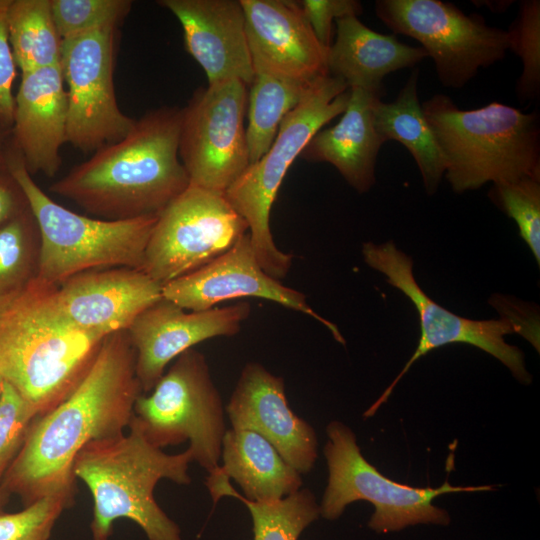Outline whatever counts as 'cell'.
Here are the masks:
<instances>
[{
    "label": "cell",
    "mask_w": 540,
    "mask_h": 540,
    "mask_svg": "<svg viewBox=\"0 0 540 540\" xmlns=\"http://www.w3.org/2000/svg\"><path fill=\"white\" fill-rule=\"evenodd\" d=\"M62 40L85 33L118 28L132 8L130 0H50Z\"/></svg>",
    "instance_id": "obj_31"
},
{
    "label": "cell",
    "mask_w": 540,
    "mask_h": 540,
    "mask_svg": "<svg viewBox=\"0 0 540 540\" xmlns=\"http://www.w3.org/2000/svg\"><path fill=\"white\" fill-rule=\"evenodd\" d=\"M255 73L311 84L329 75L328 48L315 36L296 1L240 0Z\"/></svg>",
    "instance_id": "obj_17"
},
{
    "label": "cell",
    "mask_w": 540,
    "mask_h": 540,
    "mask_svg": "<svg viewBox=\"0 0 540 540\" xmlns=\"http://www.w3.org/2000/svg\"><path fill=\"white\" fill-rule=\"evenodd\" d=\"M29 209L21 186L8 171L0 169V227Z\"/></svg>",
    "instance_id": "obj_37"
},
{
    "label": "cell",
    "mask_w": 540,
    "mask_h": 540,
    "mask_svg": "<svg viewBox=\"0 0 540 540\" xmlns=\"http://www.w3.org/2000/svg\"><path fill=\"white\" fill-rule=\"evenodd\" d=\"M180 22L187 52L204 70L208 85L254 78L240 0H160Z\"/></svg>",
    "instance_id": "obj_20"
},
{
    "label": "cell",
    "mask_w": 540,
    "mask_h": 540,
    "mask_svg": "<svg viewBox=\"0 0 540 540\" xmlns=\"http://www.w3.org/2000/svg\"><path fill=\"white\" fill-rule=\"evenodd\" d=\"M225 415L207 359L193 348L180 354L134 405L149 442L162 449L188 441L193 461L208 473L220 465Z\"/></svg>",
    "instance_id": "obj_10"
},
{
    "label": "cell",
    "mask_w": 540,
    "mask_h": 540,
    "mask_svg": "<svg viewBox=\"0 0 540 540\" xmlns=\"http://www.w3.org/2000/svg\"><path fill=\"white\" fill-rule=\"evenodd\" d=\"M162 297L187 311H204L241 297H257L304 313L321 322L336 341L345 344L337 326L316 313L305 295L283 285L261 267L249 233L203 267L162 286Z\"/></svg>",
    "instance_id": "obj_15"
},
{
    "label": "cell",
    "mask_w": 540,
    "mask_h": 540,
    "mask_svg": "<svg viewBox=\"0 0 540 540\" xmlns=\"http://www.w3.org/2000/svg\"><path fill=\"white\" fill-rule=\"evenodd\" d=\"M428 55L421 47L409 46L395 34H381L356 16L336 20V39L328 48L329 74L349 88L383 95V79L390 73L411 68Z\"/></svg>",
    "instance_id": "obj_23"
},
{
    "label": "cell",
    "mask_w": 540,
    "mask_h": 540,
    "mask_svg": "<svg viewBox=\"0 0 540 540\" xmlns=\"http://www.w3.org/2000/svg\"><path fill=\"white\" fill-rule=\"evenodd\" d=\"M72 506L59 496H46L16 513H0V540H48L62 512Z\"/></svg>",
    "instance_id": "obj_34"
},
{
    "label": "cell",
    "mask_w": 540,
    "mask_h": 540,
    "mask_svg": "<svg viewBox=\"0 0 540 540\" xmlns=\"http://www.w3.org/2000/svg\"><path fill=\"white\" fill-rule=\"evenodd\" d=\"M10 498V494L0 486V513H2L4 507L7 505Z\"/></svg>",
    "instance_id": "obj_40"
},
{
    "label": "cell",
    "mask_w": 540,
    "mask_h": 540,
    "mask_svg": "<svg viewBox=\"0 0 540 540\" xmlns=\"http://www.w3.org/2000/svg\"><path fill=\"white\" fill-rule=\"evenodd\" d=\"M181 108L145 113L121 140L75 165L50 191L106 220L158 216L190 181L179 158Z\"/></svg>",
    "instance_id": "obj_2"
},
{
    "label": "cell",
    "mask_w": 540,
    "mask_h": 540,
    "mask_svg": "<svg viewBox=\"0 0 540 540\" xmlns=\"http://www.w3.org/2000/svg\"><path fill=\"white\" fill-rule=\"evenodd\" d=\"M418 76L415 69L394 101L377 98L373 104V120L384 142L402 144L413 157L423 185L433 195L445 173L444 161L431 129L424 117L418 97Z\"/></svg>",
    "instance_id": "obj_25"
},
{
    "label": "cell",
    "mask_w": 540,
    "mask_h": 540,
    "mask_svg": "<svg viewBox=\"0 0 540 540\" xmlns=\"http://www.w3.org/2000/svg\"><path fill=\"white\" fill-rule=\"evenodd\" d=\"M55 288L35 279L0 307V377L38 416L73 392L106 338L72 324L56 302Z\"/></svg>",
    "instance_id": "obj_3"
},
{
    "label": "cell",
    "mask_w": 540,
    "mask_h": 540,
    "mask_svg": "<svg viewBox=\"0 0 540 540\" xmlns=\"http://www.w3.org/2000/svg\"><path fill=\"white\" fill-rule=\"evenodd\" d=\"M225 411L231 428L263 436L299 474L313 469L318 456L316 432L290 408L282 377L260 363H247Z\"/></svg>",
    "instance_id": "obj_18"
},
{
    "label": "cell",
    "mask_w": 540,
    "mask_h": 540,
    "mask_svg": "<svg viewBox=\"0 0 540 540\" xmlns=\"http://www.w3.org/2000/svg\"><path fill=\"white\" fill-rule=\"evenodd\" d=\"M11 130L0 122V169L6 167L7 156L12 141Z\"/></svg>",
    "instance_id": "obj_38"
},
{
    "label": "cell",
    "mask_w": 540,
    "mask_h": 540,
    "mask_svg": "<svg viewBox=\"0 0 540 540\" xmlns=\"http://www.w3.org/2000/svg\"><path fill=\"white\" fill-rule=\"evenodd\" d=\"M506 31L508 50L523 64L516 84L517 96L521 101L533 100L540 92V1H521L517 17Z\"/></svg>",
    "instance_id": "obj_30"
},
{
    "label": "cell",
    "mask_w": 540,
    "mask_h": 540,
    "mask_svg": "<svg viewBox=\"0 0 540 540\" xmlns=\"http://www.w3.org/2000/svg\"><path fill=\"white\" fill-rule=\"evenodd\" d=\"M311 84L254 74L249 85L245 126L250 165L268 151L284 117L298 105Z\"/></svg>",
    "instance_id": "obj_28"
},
{
    "label": "cell",
    "mask_w": 540,
    "mask_h": 540,
    "mask_svg": "<svg viewBox=\"0 0 540 540\" xmlns=\"http://www.w3.org/2000/svg\"><path fill=\"white\" fill-rule=\"evenodd\" d=\"M205 484L214 504L229 496L239 499L248 508L254 540H298L320 516L319 504L308 488H301L274 502L250 501L232 487L230 479L218 468L208 473Z\"/></svg>",
    "instance_id": "obj_26"
},
{
    "label": "cell",
    "mask_w": 540,
    "mask_h": 540,
    "mask_svg": "<svg viewBox=\"0 0 540 540\" xmlns=\"http://www.w3.org/2000/svg\"><path fill=\"white\" fill-rule=\"evenodd\" d=\"M67 94L59 65L23 73L17 94L12 139L30 175L54 177L66 142Z\"/></svg>",
    "instance_id": "obj_21"
},
{
    "label": "cell",
    "mask_w": 540,
    "mask_h": 540,
    "mask_svg": "<svg viewBox=\"0 0 540 540\" xmlns=\"http://www.w3.org/2000/svg\"><path fill=\"white\" fill-rule=\"evenodd\" d=\"M349 97L348 85L338 77L329 74L313 82L284 117L264 156L249 165L224 193L246 222L261 267L273 278L279 280L288 274L293 257L274 242L270 229L272 205L290 166L311 138L345 111Z\"/></svg>",
    "instance_id": "obj_7"
},
{
    "label": "cell",
    "mask_w": 540,
    "mask_h": 540,
    "mask_svg": "<svg viewBox=\"0 0 540 540\" xmlns=\"http://www.w3.org/2000/svg\"><path fill=\"white\" fill-rule=\"evenodd\" d=\"M350 97L340 120L318 131L300 157L309 162H327L358 193L375 184L378 153L385 143L373 120V104L381 95L360 88H349Z\"/></svg>",
    "instance_id": "obj_22"
},
{
    "label": "cell",
    "mask_w": 540,
    "mask_h": 540,
    "mask_svg": "<svg viewBox=\"0 0 540 540\" xmlns=\"http://www.w3.org/2000/svg\"><path fill=\"white\" fill-rule=\"evenodd\" d=\"M362 254L365 263L386 276V281L403 292L414 304L420 320L419 343L403 369L381 396L364 413L370 417L384 404L400 379L419 358L447 344L465 343L491 354L504 364L520 382L529 384L531 376L525 368L523 352L505 342L504 336L518 333L539 350V326L536 317L527 309L512 304L510 314L491 320H472L461 317L430 299L419 287L413 275V261L399 250L393 241L383 244L367 242Z\"/></svg>",
    "instance_id": "obj_8"
},
{
    "label": "cell",
    "mask_w": 540,
    "mask_h": 540,
    "mask_svg": "<svg viewBox=\"0 0 540 540\" xmlns=\"http://www.w3.org/2000/svg\"><path fill=\"white\" fill-rule=\"evenodd\" d=\"M247 231L224 193L189 185L158 215L143 271L163 286L210 263Z\"/></svg>",
    "instance_id": "obj_12"
},
{
    "label": "cell",
    "mask_w": 540,
    "mask_h": 540,
    "mask_svg": "<svg viewBox=\"0 0 540 540\" xmlns=\"http://www.w3.org/2000/svg\"><path fill=\"white\" fill-rule=\"evenodd\" d=\"M218 469L235 480L243 497L255 502L281 500L302 488L303 481L260 434L250 430L227 429Z\"/></svg>",
    "instance_id": "obj_24"
},
{
    "label": "cell",
    "mask_w": 540,
    "mask_h": 540,
    "mask_svg": "<svg viewBox=\"0 0 540 540\" xmlns=\"http://www.w3.org/2000/svg\"><path fill=\"white\" fill-rule=\"evenodd\" d=\"M247 87L238 79L207 85L181 108L179 158L190 185L225 193L250 165Z\"/></svg>",
    "instance_id": "obj_13"
},
{
    "label": "cell",
    "mask_w": 540,
    "mask_h": 540,
    "mask_svg": "<svg viewBox=\"0 0 540 540\" xmlns=\"http://www.w3.org/2000/svg\"><path fill=\"white\" fill-rule=\"evenodd\" d=\"M250 312L247 302L188 312L164 297L146 308L126 330L143 394L154 388L171 361L194 345L238 334Z\"/></svg>",
    "instance_id": "obj_16"
},
{
    "label": "cell",
    "mask_w": 540,
    "mask_h": 540,
    "mask_svg": "<svg viewBox=\"0 0 540 540\" xmlns=\"http://www.w3.org/2000/svg\"><path fill=\"white\" fill-rule=\"evenodd\" d=\"M162 298V285L143 270L112 267L78 273L55 288L56 302L76 327L103 337L125 331Z\"/></svg>",
    "instance_id": "obj_19"
},
{
    "label": "cell",
    "mask_w": 540,
    "mask_h": 540,
    "mask_svg": "<svg viewBox=\"0 0 540 540\" xmlns=\"http://www.w3.org/2000/svg\"><path fill=\"white\" fill-rule=\"evenodd\" d=\"M192 462L189 448L167 454L149 442L134 415L128 433L84 446L75 458L73 473L93 498L92 539L109 540L113 523L125 518L135 522L148 540H182L179 526L155 500L154 489L162 479L190 484Z\"/></svg>",
    "instance_id": "obj_4"
},
{
    "label": "cell",
    "mask_w": 540,
    "mask_h": 540,
    "mask_svg": "<svg viewBox=\"0 0 540 540\" xmlns=\"http://www.w3.org/2000/svg\"><path fill=\"white\" fill-rule=\"evenodd\" d=\"M489 197L512 218L520 236L540 264V179L524 177L516 181L494 183Z\"/></svg>",
    "instance_id": "obj_32"
},
{
    "label": "cell",
    "mask_w": 540,
    "mask_h": 540,
    "mask_svg": "<svg viewBox=\"0 0 540 540\" xmlns=\"http://www.w3.org/2000/svg\"><path fill=\"white\" fill-rule=\"evenodd\" d=\"M143 394L127 331L108 335L90 370L59 405L37 416L0 486L27 506L46 496L75 502L73 465L88 443L124 433Z\"/></svg>",
    "instance_id": "obj_1"
},
{
    "label": "cell",
    "mask_w": 540,
    "mask_h": 540,
    "mask_svg": "<svg viewBox=\"0 0 540 540\" xmlns=\"http://www.w3.org/2000/svg\"><path fill=\"white\" fill-rule=\"evenodd\" d=\"M514 1H472L476 6L489 7L494 13L506 11Z\"/></svg>",
    "instance_id": "obj_39"
},
{
    "label": "cell",
    "mask_w": 540,
    "mask_h": 540,
    "mask_svg": "<svg viewBox=\"0 0 540 540\" xmlns=\"http://www.w3.org/2000/svg\"><path fill=\"white\" fill-rule=\"evenodd\" d=\"M41 240L30 208L0 227V307L37 278Z\"/></svg>",
    "instance_id": "obj_29"
},
{
    "label": "cell",
    "mask_w": 540,
    "mask_h": 540,
    "mask_svg": "<svg viewBox=\"0 0 540 540\" xmlns=\"http://www.w3.org/2000/svg\"><path fill=\"white\" fill-rule=\"evenodd\" d=\"M8 37L22 74L59 65L62 49L50 0H8Z\"/></svg>",
    "instance_id": "obj_27"
},
{
    "label": "cell",
    "mask_w": 540,
    "mask_h": 540,
    "mask_svg": "<svg viewBox=\"0 0 540 540\" xmlns=\"http://www.w3.org/2000/svg\"><path fill=\"white\" fill-rule=\"evenodd\" d=\"M375 13L395 35L421 44L447 88L464 87L480 68L503 60L508 51L506 30L487 25L481 15H466L450 2L378 0Z\"/></svg>",
    "instance_id": "obj_11"
},
{
    "label": "cell",
    "mask_w": 540,
    "mask_h": 540,
    "mask_svg": "<svg viewBox=\"0 0 540 540\" xmlns=\"http://www.w3.org/2000/svg\"><path fill=\"white\" fill-rule=\"evenodd\" d=\"M328 440L324 456L328 481L320 516L338 519L345 508L363 500L374 506L368 527L377 533H390L418 524L447 526L449 513L433 504L443 494L491 490L492 486H453L448 481L437 488H419L387 478L362 455L355 433L340 421L326 427Z\"/></svg>",
    "instance_id": "obj_9"
},
{
    "label": "cell",
    "mask_w": 540,
    "mask_h": 540,
    "mask_svg": "<svg viewBox=\"0 0 540 540\" xmlns=\"http://www.w3.org/2000/svg\"><path fill=\"white\" fill-rule=\"evenodd\" d=\"M6 167L27 197L41 240L37 280L58 286L81 272L129 267L143 270L147 244L158 216L126 220L96 219L51 199L27 171L11 141Z\"/></svg>",
    "instance_id": "obj_6"
},
{
    "label": "cell",
    "mask_w": 540,
    "mask_h": 540,
    "mask_svg": "<svg viewBox=\"0 0 540 540\" xmlns=\"http://www.w3.org/2000/svg\"><path fill=\"white\" fill-rule=\"evenodd\" d=\"M441 152L445 177L456 193L488 182L540 179V123L537 112L496 101L462 110L444 94L421 104Z\"/></svg>",
    "instance_id": "obj_5"
},
{
    "label": "cell",
    "mask_w": 540,
    "mask_h": 540,
    "mask_svg": "<svg viewBox=\"0 0 540 540\" xmlns=\"http://www.w3.org/2000/svg\"><path fill=\"white\" fill-rule=\"evenodd\" d=\"M2 385H3V379L0 377V393H1V390H2Z\"/></svg>",
    "instance_id": "obj_41"
},
{
    "label": "cell",
    "mask_w": 540,
    "mask_h": 540,
    "mask_svg": "<svg viewBox=\"0 0 540 540\" xmlns=\"http://www.w3.org/2000/svg\"><path fill=\"white\" fill-rule=\"evenodd\" d=\"M116 30H97L62 41L59 66L68 88L66 142L85 153L121 140L136 121L120 110L115 94Z\"/></svg>",
    "instance_id": "obj_14"
},
{
    "label": "cell",
    "mask_w": 540,
    "mask_h": 540,
    "mask_svg": "<svg viewBox=\"0 0 540 540\" xmlns=\"http://www.w3.org/2000/svg\"><path fill=\"white\" fill-rule=\"evenodd\" d=\"M8 0H0V122L12 129L15 96L13 83L16 77V63L8 37L6 6Z\"/></svg>",
    "instance_id": "obj_36"
},
{
    "label": "cell",
    "mask_w": 540,
    "mask_h": 540,
    "mask_svg": "<svg viewBox=\"0 0 540 540\" xmlns=\"http://www.w3.org/2000/svg\"><path fill=\"white\" fill-rule=\"evenodd\" d=\"M296 2L315 36L326 48L331 45L333 20L349 16L358 17L363 12L362 4L357 0H301Z\"/></svg>",
    "instance_id": "obj_35"
},
{
    "label": "cell",
    "mask_w": 540,
    "mask_h": 540,
    "mask_svg": "<svg viewBox=\"0 0 540 540\" xmlns=\"http://www.w3.org/2000/svg\"><path fill=\"white\" fill-rule=\"evenodd\" d=\"M37 411L10 384L0 393V484L24 445Z\"/></svg>",
    "instance_id": "obj_33"
}]
</instances>
